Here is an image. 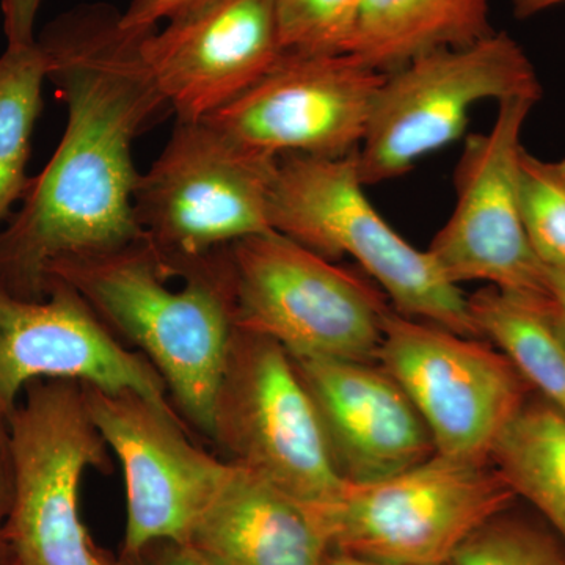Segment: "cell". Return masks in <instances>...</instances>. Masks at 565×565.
<instances>
[{
    "mask_svg": "<svg viewBox=\"0 0 565 565\" xmlns=\"http://www.w3.org/2000/svg\"><path fill=\"white\" fill-rule=\"evenodd\" d=\"M35 381L131 390L172 405L150 360L126 348L79 294L54 277L41 300L18 299L0 288V399L13 408Z\"/></svg>",
    "mask_w": 565,
    "mask_h": 565,
    "instance_id": "obj_15",
    "label": "cell"
},
{
    "mask_svg": "<svg viewBox=\"0 0 565 565\" xmlns=\"http://www.w3.org/2000/svg\"><path fill=\"white\" fill-rule=\"evenodd\" d=\"M323 565H399L379 563V561L363 559V557L343 555V553H329Z\"/></svg>",
    "mask_w": 565,
    "mask_h": 565,
    "instance_id": "obj_31",
    "label": "cell"
},
{
    "mask_svg": "<svg viewBox=\"0 0 565 565\" xmlns=\"http://www.w3.org/2000/svg\"><path fill=\"white\" fill-rule=\"evenodd\" d=\"M512 508L467 539L449 565H565L563 539L545 522L514 514Z\"/></svg>",
    "mask_w": 565,
    "mask_h": 565,
    "instance_id": "obj_23",
    "label": "cell"
},
{
    "mask_svg": "<svg viewBox=\"0 0 565 565\" xmlns=\"http://www.w3.org/2000/svg\"><path fill=\"white\" fill-rule=\"evenodd\" d=\"M270 226L327 259L351 256L381 285L397 313L481 338L460 286L445 277L429 250L407 243L370 202L356 152L278 158Z\"/></svg>",
    "mask_w": 565,
    "mask_h": 565,
    "instance_id": "obj_3",
    "label": "cell"
},
{
    "mask_svg": "<svg viewBox=\"0 0 565 565\" xmlns=\"http://www.w3.org/2000/svg\"><path fill=\"white\" fill-rule=\"evenodd\" d=\"M508 2L516 20L523 21L544 13L553 7L563 6L565 0H508Z\"/></svg>",
    "mask_w": 565,
    "mask_h": 565,
    "instance_id": "obj_30",
    "label": "cell"
},
{
    "mask_svg": "<svg viewBox=\"0 0 565 565\" xmlns=\"http://www.w3.org/2000/svg\"><path fill=\"white\" fill-rule=\"evenodd\" d=\"M363 0H274L282 52L348 54Z\"/></svg>",
    "mask_w": 565,
    "mask_h": 565,
    "instance_id": "obj_24",
    "label": "cell"
},
{
    "mask_svg": "<svg viewBox=\"0 0 565 565\" xmlns=\"http://www.w3.org/2000/svg\"><path fill=\"white\" fill-rule=\"evenodd\" d=\"M14 489L7 544L24 565H104L82 523V476L107 470L109 446L74 381H35L10 415Z\"/></svg>",
    "mask_w": 565,
    "mask_h": 565,
    "instance_id": "obj_8",
    "label": "cell"
},
{
    "mask_svg": "<svg viewBox=\"0 0 565 565\" xmlns=\"http://www.w3.org/2000/svg\"><path fill=\"white\" fill-rule=\"evenodd\" d=\"M82 388L92 422L125 476L122 555L136 559L162 542L188 544L228 475V460L193 444L172 405L131 390Z\"/></svg>",
    "mask_w": 565,
    "mask_h": 565,
    "instance_id": "obj_12",
    "label": "cell"
},
{
    "mask_svg": "<svg viewBox=\"0 0 565 565\" xmlns=\"http://www.w3.org/2000/svg\"><path fill=\"white\" fill-rule=\"evenodd\" d=\"M47 63L40 44L7 46L0 55V223L24 199L32 134L41 110Z\"/></svg>",
    "mask_w": 565,
    "mask_h": 565,
    "instance_id": "obj_21",
    "label": "cell"
},
{
    "mask_svg": "<svg viewBox=\"0 0 565 565\" xmlns=\"http://www.w3.org/2000/svg\"><path fill=\"white\" fill-rule=\"evenodd\" d=\"M237 329L292 359L375 362L392 307L362 278L277 232L230 247Z\"/></svg>",
    "mask_w": 565,
    "mask_h": 565,
    "instance_id": "obj_5",
    "label": "cell"
},
{
    "mask_svg": "<svg viewBox=\"0 0 565 565\" xmlns=\"http://www.w3.org/2000/svg\"><path fill=\"white\" fill-rule=\"evenodd\" d=\"M541 99L498 103L492 129L471 134L457 162V202L429 253L449 281H487L493 288L548 303V273L527 241L520 207L522 132Z\"/></svg>",
    "mask_w": 565,
    "mask_h": 565,
    "instance_id": "obj_11",
    "label": "cell"
},
{
    "mask_svg": "<svg viewBox=\"0 0 565 565\" xmlns=\"http://www.w3.org/2000/svg\"><path fill=\"white\" fill-rule=\"evenodd\" d=\"M13 408L0 399V559L7 544L6 527L14 489L13 445H11L10 415Z\"/></svg>",
    "mask_w": 565,
    "mask_h": 565,
    "instance_id": "obj_25",
    "label": "cell"
},
{
    "mask_svg": "<svg viewBox=\"0 0 565 565\" xmlns=\"http://www.w3.org/2000/svg\"><path fill=\"white\" fill-rule=\"evenodd\" d=\"M41 0H0L3 32L9 46H29L35 43V21Z\"/></svg>",
    "mask_w": 565,
    "mask_h": 565,
    "instance_id": "obj_26",
    "label": "cell"
},
{
    "mask_svg": "<svg viewBox=\"0 0 565 565\" xmlns=\"http://www.w3.org/2000/svg\"><path fill=\"white\" fill-rule=\"evenodd\" d=\"M375 362L411 397L435 452L452 459L490 462L498 438L533 392L498 349L393 308Z\"/></svg>",
    "mask_w": 565,
    "mask_h": 565,
    "instance_id": "obj_10",
    "label": "cell"
},
{
    "mask_svg": "<svg viewBox=\"0 0 565 565\" xmlns=\"http://www.w3.org/2000/svg\"><path fill=\"white\" fill-rule=\"evenodd\" d=\"M519 498L490 462L435 455L403 473L343 487L308 505L330 553L399 565H449Z\"/></svg>",
    "mask_w": 565,
    "mask_h": 565,
    "instance_id": "obj_4",
    "label": "cell"
},
{
    "mask_svg": "<svg viewBox=\"0 0 565 565\" xmlns=\"http://www.w3.org/2000/svg\"><path fill=\"white\" fill-rule=\"evenodd\" d=\"M156 545L161 546V552L156 557L154 565H214L191 544L162 542Z\"/></svg>",
    "mask_w": 565,
    "mask_h": 565,
    "instance_id": "obj_29",
    "label": "cell"
},
{
    "mask_svg": "<svg viewBox=\"0 0 565 565\" xmlns=\"http://www.w3.org/2000/svg\"><path fill=\"white\" fill-rule=\"evenodd\" d=\"M189 2L191 0H132L128 11L121 14V24L136 31L158 28L159 21L169 20Z\"/></svg>",
    "mask_w": 565,
    "mask_h": 565,
    "instance_id": "obj_27",
    "label": "cell"
},
{
    "mask_svg": "<svg viewBox=\"0 0 565 565\" xmlns=\"http://www.w3.org/2000/svg\"><path fill=\"white\" fill-rule=\"evenodd\" d=\"M148 31L95 6L63 14L36 39L68 121L0 232V288L11 296L44 299L52 264L147 239L134 214L132 143L170 110L141 54Z\"/></svg>",
    "mask_w": 565,
    "mask_h": 565,
    "instance_id": "obj_1",
    "label": "cell"
},
{
    "mask_svg": "<svg viewBox=\"0 0 565 565\" xmlns=\"http://www.w3.org/2000/svg\"><path fill=\"white\" fill-rule=\"evenodd\" d=\"M520 207L527 241L546 273L565 270V159L546 161L523 148Z\"/></svg>",
    "mask_w": 565,
    "mask_h": 565,
    "instance_id": "obj_22",
    "label": "cell"
},
{
    "mask_svg": "<svg viewBox=\"0 0 565 565\" xmlns=\"http://www.w3.org/2000/svg\"><path fill=\"white\" fill-rule=\"evenodd\" d=\"M479 337L492 341L531 390L565 415V343L546 313V305L501 289L468 297Z\"/></svg>",
    "mask_w": 565,
    "mask_h": 565,
    "instance_id": "obj_20",
    "label": "cell"
},
{
    "mask_svg": "<svg viewBox=\"0 0 565 565\" xmlns=\"http://www.w3.org/2000/svg\"><path fill=\"white\" fill-rule=\"evenodd\" d=\"M489 0H363L348 54L388 74L419 55L492 35Z\"/></svg>",
    "mask_w": 565,
    "mask_h": 565,
    "instance_id": "obj_18",
    "label": "cell"
},
{
    "mask_svg": "<svg viewBox=\"0 0 565 565\" xmlns=\"http://www.w3.org/2000/svg\"><path fill=\"white\" fill-rule=\"evenodd\" d=\"M141 54L177 120L199 121L262 81L285 54L274 0H191L147 32Z\"/></svg>",
    "mask_w": 565,
    "mask_h": 565,
    "instance_id": "obj_14",
    "label": "cell"
},
{
    "mask_svg": "<svg viewBox=\"0 0 565 565\" xmlns=\"http://www.w3.org/2000/svg\"><path fill=\"white\" fill-rule=\"evenodd\" d=\"M548 303L546 313L561 340L565 343V270L548 273Z\"/></svg>",
    "mask_w": 565,
    "mask_h": 565,
    "instance_id": "obj_28",
    "label": "cell"
},
{
    "mask_svg": "<svg viewBox=\"0 0 565 565\" xmlns=\"http://www.w3.org/2000/svg\"><path fill=\"white\" fill-rule=\"evenodd\" d=\"M384 77L351 54L285 52L262 81L204 121L270 158H344L362 145Z\"/></svg>",
    "mask_w": 565,
    "mask_h": 565,
    "instance_id": "obj_13",
    "label": "cell"
},
{
    "mask_svg": "<svg viewBox=\"0 0 565 565\" xmlns=\"http://www.w3.org/2000/svg\"><path fill=\"white\" fill-rule=\"evenodd\" d=\"M511 96L542 98L525 50L508 32L419 55L385 74L356 151L366 188L396 180L467 131L476 104Z\"/></svg>",
    "mask_w": 565,
    "mask_h": 565,
    "instance_id": "obj_7",
    "label": "cell"
},
{
    "mask_svg": "<svg viewBox=\"0 0 565 565\" xmlns=\"http://www.w3.org/2000/svg\"><path fill=\"white\" fill-rule=\"evenodd\" d=\"M230 247L167 264L143 239L61 259L46 274V282H66L121 343L150 360L178 411L206 437L237 329Z\"/></svg>",
    "mask_w": 565,
    "mask_h": 565,
    "instance_id": "obj_2",
    "label": "cell"
},
{
    "mask_svg": "<svg viewBox=\"0 0 565 565\" xmlns=\"http://www.w3.org/2000/svg\"><path fill=\"white\" fill-rule=\"evenodd\" d=\"M104 565H118V564L110 563V561L107 559V557H104Z\"/></svg>",
    "mask_w": 565,
    "mask_h": 565,
    "instance_id": "obj_32",
    "label": "cell"
},
{
    "mask_svg": "<svg viewBox=\"0 0 565 565\" xmlns=\"http://www.w3.org/2000/svg\"><path fill=\"white\" fill-rule=\"evenodd\" d=\"M14 565H24V564H21V563H17V561H14Z\"/></svg>",
    "mask_w": 565,
    "mask_h": 565,
    "instance_id": "obj_33",
    "label": "cell"
},
{
    "mask_svg": "<svg viewBox=\"0 0 565 565\" xmlns=\"http://www.w3.org/2000/svg\"><path fill=\"white\" fill-rule=\"evenodd\" d=\"M278 158L245 150L204 120H177L172 137L134 192V214L169 264L193 262L273 232Z\"/></svg>",
    "mask_w": 565,
    "mask_h": 565,
    "instance_id": "obj_6",
    "label": "cell"
},
{
    "mask_svg": "<svg viewBox=\"0 0 565 565\" xmlns=\"http://www.w3.org/2000/svg\"><path fill=\"white\" fill-rule=\"evenodd\" d=\"M291 360L344 482L382 481L435 455L411 397L377 362Z\"/></svg>",
    "mask_w": 565,
    "mask_h": 565,
    "instance_id": "obj_16",
    "label": "cell"
},
{
    "mask_svg": "<svg viewBox=\"0 0 565 565\" xmlns=\"http://www.w3.org/2000/svg\"><path fill=\"white\" fill-rule=\"evenodd\" d=\"M490 463L565 542V415L530 396L494 444Z\"/></svg>",
    "mask_w": 565,
    "mask_h": 565,
    "instance_id": "obj_19",
    "label": "cell"
},
{
    "mask_svg": "<svg viewBox=\"0 0 565 565\" xmlns=\"http://www.w3.org/2000/svg\"><path fill=\"white\" fill-rule=\"evenodd\" d=\"M188 544L214 565H323L330 553L307 504L233 462Z\"/></svg>",
    "mask_w": 565,
    "mask_h": 565,
    "instance_id": "obj_17",
    "label": "cell"
},
{
    "mask_svg": "<svg viewBox=\"0 0 565 565\" xmlns=\"http://www.w3.org/2000/svg\"><path fill=\"white\" fill-rule=\"evenodd\" d=\"M210 438L247 468L307 505L343 487L315 405L280 344L236 329L212 408Z\"/></svg>",
    "mask_w": 565,
    "mask_h": 565,
    "instance_id": "obj_9",
    "label": "cell"
}]
</instances>
